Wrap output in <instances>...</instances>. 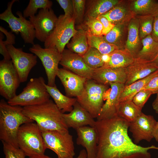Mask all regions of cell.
Masks as SVG:
<instances>
[{
    "mask_svg": "<svg viewBox=\"0 0 158 158\" xmlns=\"http://www.w3.org/2000/svg\"><path fill=\"white\" fill-rule=\"evenodd\" d=\"M29 51L38 57L44 68L47 78V85H56L55 78L59 68L58 65L61 58V54L55 47L43 48L38 44H34Z\"/></svg>",
    "mask_w": 158,
    "mask_h": 158,
    "instance_id": "cell-10",
    "label": "cell"
},
{
    "mask_svg": "<svg viewBox=\"0 0 158 158\" xmlns=\"http://www.w3.org/2000/svg\"><path fill=\"white\" fill-rule=\"evenodd\" d=\"M130 123L118 116L96 121L98 140L95 158H151L149 150L154 146L143 147L133 142L128 133Z\"/></svg>",
    "mask_w": 158,
    "mask_h": 158,
    "instance_id": "cell-1",
    "label": "cell"
},
{
    "mask_svg": "<svg viewBox=\"0 0 158 158\" xmlns=\"http://www.w3.org/2000/svg\"><path fill=\"white\" fill-rule=\"evenodd\" d=\"M102 54L97 49L89 47L82 57L88 66L95 69L104 66V63L102 59Z\"/></svg>",
    "mask_w": 158,
    "mask_h": 158,
    "instance_id": "cell-34",
    "label": "cell"
},
{
    "mask_svg": "<svg viewBox=\"0 0 158 158\" xmlns=\"http://www.w3.org/2000/svg\"><path fill=\"white\" fill-rule=\"evenodd\" d=\"M128 23L115 25L106 35L102 36L104 40L115 45L119 49L125 48L128 35Z\"/></svg>",
    "mask_w": 158,
    "mask_h": 158,
    "instance_id": "cell-26",
    "label": "cell"
},
{
    "mask_svg": "<svg viewBox=\"0 0 158 158\" xmlns=\"http://www.w3.org/2000/svg\"><path fill=\"white\" fill-rule=\"evenodd\" d=\"M65 123L68 128L75 130L80 127L89 126L95 127L96 121L90 113L77 101L72 111L68 114H63Z\"/></svg>",
    "mask_w": 158,
    "mask_h": 158,
    "instance_id": "cell-18",
    "label": "cell"
},
{
    "mask_svg": "<svg viewBox=\"0 0 158 158\" xmlns=\"http://www.w3.org/2000/svg\"><path fill=\"white\" fill-rule=\"evenodd\" d=\"M102 58L104 63V64L108 63L109 62L110 60V54H102Z\"/></svg>",
    "mask_w": 158,
    "mask_h": 158,
    "instance_id": "cell-49",
    "label": "cell"
},
{
    "mask_svg": "<svg viewBox=\"0 0 158 158\" xmlns=\"http://www.w3.org/2000/svg\"><path fill=\"white\" fill-rule=\"evenodd\" d=\"M142 48L135 59L145 62H152L158 55V42L154 40L151 35L141 40Z\"/></svg>",
    "mask_w": 158,
    "mask_h": 158,
    "instance_id": "cell-27",
    "label": "cell"
},
{
    "mask_svg": "<svg viewBox=\"0 0 158 158\" xmlns=\"http://www.w3.org/2000/svg\"><path fill=\"white\" fill-rule=\"evenodd\" d=\"M58 19L51 9H41L36 15L29 18L35 30V37L45 42L54 30Z\"/></svg>",
    "mask_w": 158,
    "mask_h": 158,
    "instance_id": "cell-13",
    "label": "cell"
},
{
    "mask_svg": "<svg viewBox=\"0 0 158 158\" xmlns=\"http://www.w3.org/2000/svg\"><path fill=\"white\" fill-rule=\"evenodd\" d=\"M158 74V70L144 78L137 80L129 85L125 86L120 96V102L132 100L134 95Z\"/></svg>",
    "mask_w": 158,
    "mask_h": 158,
    "instance_id": "cell-30",
    "label": "cell"
},
{
    "mask_svg": "<svg viewBox=\"0 0 158 158\" xmlns=\"http://www.w3.org/2000/svg\"><path fill=\"white\" fill-rule=\"evenodd\" d=\"M97 18L102 23L103 25L102 36L106 35L115 26V25L112 23L105 17L100 16Z\"/></svg>",
    "mask_w": 158,
    "mask_h": 158,
    "instance_id": "cell-42",
    "label": "cell"
},
{
    "mask_svg": "<svg viewBox=\"0 0 158 158\" xmlns=\"http://www.w3.org/2000/svg\"><path fill=\"white\" fill-rule=\"evenodd\" d=\"M153 138L158 142V121L156 122L154 126L153 131Z\"/></svg>",
    "mask_w": 158,
    "mask_h": 158,
    "instance_id": "cell-47",
    "label": "cell"
},
{
    "mask_svg": "<svg viewBox=\"0 0 158 158\" xmlns=\"http://www.w3.org/2000/svg\"><path fill=\"white\" fill-rule=\"evenodd\" d=\"M21 83L19 75L11 60L0 61V94L8 100L17 95Z\"/></svg>",
    "mask_w": 158,
    "mask_h": 158,
    "instance_id": "cell-11",
    "label": "cell"
},
{
    "mask_svg": "<svg viewBox=\"0 0 158 158\" xmlns=\"http://www.w3.org/2000/svg\"><path fill=\"white\" fill-rule=\"evenodd\" d=\"M5 158H25L24 152L19 148L2 141Z\"/></svg>",
    "mask_w": 158,
    "mask_h": 158,
    "instance_id": "cell-37",
    "label": "cell"
},
{
    "mask_svg": "<svg viewBox=\"0 0 158 158\" xmlns=\"http://www.w3.org/2000/svg\"><path fill=\"white\" fill-rule=\"evenodd\" d=\"M28 158H52L44 154L41 155H38L33 156L29 157Z\"/></svg>",
    "mask_w": 158,
    "mask_h": 158,
    "instance_id": "cell-51",
    "label": "cell"
},
{
    "mask_svg": "<svg viewBox=\"0 0 158 158\" xmlns=\"http://www.w3.org/2000/svg\"><path fill=\"white\" fill-rule=\"evenodd\" d=\"M85 25L88 29L87 32L95 36H102L103 25L97 18H87Z\"/></svg>",
    "mask_w": 158,
    "mask_h": 158,
    "instance_id": "cell-38",
    "label": "cell"
},
{
    "mask_svg": "<svg viewBox=\"0 0 158 158\" xmlns=\"http://www.w3.org/2000/svg\"><path fill=\"white\" fill-rule=\"evenodd\" d=\"M154 16H136L139 22V36L141 40L151 35L152 30Z\"/></svg>",
    "mask_w": 158,
    "mask_h": 158,
    "instance_id": "cell-36",
    "label": "cell"
},
{
    "mask_svg": "<svg viewBox=\"0 0 158 158\" xmlns=\"http://www.w3.org/2000/svg\"><path fill=\"white\" fill-rule=\"evenodd\" d=\"M156 122L153 116L142 112L130 123L129 128L132 133L134 142L137 144L142 140L150 142L153 138V131Z\"/></svg>",
    "mask_w": 158,
    "mask_h": 158,
    "instance_id": "cell-15",
    "label": "cell"
},
{
    "mask_svg": "<svg viewBox=\"0 0 158 158\" xmlns=\"http://www.w3.org/2000/svg\"><path fill=\"white\" fill-rule=\"evenodd\" d=\"M154 149L157 150H158V147L154 146Z\"/></svg>",
    "mask_w": 158,
    "mask_h": 158,
    "instance_id": "cell-53",
    "label": "cell"
},
{
    "mask_svg": "<svg viewBox=\"0 0 158 158\" xmlns=\"http://www.w3.org/2000/svg\"><path fill=\"white\" fill-rule=\"evenodd\" d=\"M126 78L125 86L144 78L158 70V66L152 62H145L135 58V61L125 68Z\"/></svg>",
    "mask_w": 158,
    "mask_h": 158,
    "instance_id": "cell-20",
    "label": "cell"
},
{
    "mask_svg": "<svg viewBox=\"0 0 158 158\" xmlns=\"http://www.w3.org/2000/svg\"><path fill=\"white\" fill-rule=\"evenodd\" d=\"M23 109V107L0 100V139L17 148H19L17 135L19 128L23 124L34 121L24 114Z\"/></svg>",
    "mask_w": 158,
    "mask_h": 158,
    "instance_id": "cell-3",
    "label": "cell"
},
{
    "mask_svg": "<svg viewBox=\"0 0 158 158\" xmlns=\"http://www.w3.org/2000/svg\"><path fill=\"white\" fill-rule=\"evenodd\" d=\"M152 62L155 63L158 66V55Z\"/></svg>",
    "mask_w": 158,
    "mask_h": 158,
    "instance_id": "cell-52",
    "label": "cell"
},
{
    "mask_svg": "<svg viewBox=\"0 0 158 158\" xmlns=\"http://www.w3.org/2000/svg\"><path fill=\"white\" fill-rule=\"evenodd\" d=\"M59 64L63 68L87 79H92L94 69L86 64L82 56L69 49H64L63 51Z\"/></svg>",
    "mask_w": 158,
    "mask_h": 158,
    "instance_id": "cell-16",
    "label": "cell"
},
{
    "mask_svg": "<svg viewBox=\"0 0 158 158\" xmlns=\"http://www.w3.org/2000/svg\"><path fill=\"white\" fill-rule=\"evenodd\" d=\"M57 76L64 87L66 96L69 97L80 95L87 80L63 68H59Z\"/></svg>",
    "mask_w": 158,
    "mask_h": 158,
    "instance_id": "cell-17",
    "label": "cell"
},
{
    "mask_svg": "<svg viewBox=\"0 0 158 158\" xmlns=\"http://www.w3.org/2000/svg\"><path fill=\"white\" fill-rule=\"evenodd\" d=\"M47 149L52 150L57 158H74L75 153L73 136L69 132L42 131Z\"/></svg>",
    "mask_w": 158,
    "mask_h": 158,
    "instance_id": "cell-9",
    "label": "cell"
},
{
    "mask_svg": "<svg viewBox=\"0 0 158 158\" xmlns=\"http://www.w3.org/2000/svg\"><path fill=\"white\" fill-rule=\"evenodd\" d=\"M52 2L49 0H30L29 4L23 12V16L25 18L35 15L38 9H50Z\"/></svg>",
    "mask_w": 158,
    "mask_h": 158,
    "instance_id": "cell-35",
    "label": "cell"
},
{
    "mask_svg": "<svg viewBox=\"0 0 158 158\" xmlns=\"http://www.w3.org/2000/svg\"><path fill=\"white\" fill-rule=\"evenodd\" d=\"M109 85L99 83L93 79H87L77 101L94 118H97L104 104V94Z\"/></svg>",
    "mask_w": 158,
    "mask_h": 158,
    "instance_id": "cell-6",
    "label": "cell"
},
{
    "mask_svg": "<svg viewBox=\"0 0 158 158\" xmlns=\"http://www.w3.org/2000/svg\"><path fill=\"white\" fill-rule=\"evenodd\" d=\"M3 33L0 32V53L2 54L4 59L6 60H11V57L6 46L3 43V39L4 38Z\"/></svg>",
    "mask_w": 158,
    "mask_h": 158,
    "instance_id": "cell-45",
    "label": "cell"
},
{
    "mask_svg": "<svg viewBox=\"0 0 158 158\" xmlns=\"http://www.w3.org/2000/svg\"><path fill=\"white\" fill-rule=\"evenodd\" d=\"M111 88L104 92V104L97 120L110 119L118 116V110L120 97L125 87V84L119 83H110Z\"/></svg>",
    "mask_w": 158,
    "mask_h": 158,
    "instance_id": "cell-14",
    "label": "cell"
},
{
    "mask_svg": "<svg viewBox=\"0 0 158 158\" xmlns=\"http://www.w3.org/2000/svg\"><path fill=\"white\" fill-rule=\"evenodd\" d=\"M121 0L92 1L87 11V18H97L110 10Z\"/></svg>",
    "mask_w": 158,
    "mask_h": 158,
    "instance_id": "cell-31",
    "label": "cell"
},
{
    "mask_svg": "<svg viewBox=\"0 0 158 158\" xmlns=\"http://www.w3.org/2000/svg\"><path fill=\"white\" fill-rule=\"evenodd\" d=\"M6 46L21 83L26 82L30 71L37 63V56L32 54L25 52L22 48H16L12 44Z\"/></svg>",
    "mask_w": 158,
    "mask_h": 158,
    "instance_id": "cell-12",
    "label": "cell"
},
{
    "mask_svg": "<svg viewBox=\"0 0 158 158\" xmlns=\"http://www.w3.org/2000/svg\"><path fill=\"white\" fill-rule=\"evenodd\" d=\"M77 135L76 143L85 147L87 158H95L97 146L98 136L95 127L85 126L76 129Z\"/></svg>",
    "mask_w": 158,
    "mask_h": 158,
    "instance_id": "cell-19",
    "label": "cell"
},
{
    "mask_svg": "<svg viewBox=\"0 0 158 158\" xmlns=\"http://www.w3.org/2000/svg\"><path fill=\"white\" fill-rule=\"evenodd\" d=\"M130 7L136 16L158 14V1L156 0H130Z\"/></svg>",
    "mask_w": 158,
    "mask_h": 158,
    "instance_id": "cell-28",
    "label": "cell"
},
{
    "mask_svg": "<svg viewBox=\"0 0 158 158\" xmlns=\"http://www.w3.org/2000/svg\"><path fill=\"white\" fill-rule=\"evenodd\" d=\"M87 32L89 46L96 49L101 54H110L114 51L119 49L115 45L105 41L102 36H95Z\"/></svg>",
    "mask_w": 158,
    "mask_h": 158,
    "instance_id": "cell-33",
    "label": "cell"
},
{
    "mask_svg": "<svg viewBox=\"0 0 158 158\" xmlns=\"http://www.w3.org/2000/svg\"><path fill=\"white\" fill-rule=\"evenodd\" d=\"M19 148L29 157L44 154L47 149L42 132L36 123L21 125L17 135Z\"/></svg>",
    "mask_w": 158,
    "mask_h": 158,
    "instance_id": "cell-4",
    "label": "cell"
},
{
    "mask_svg": "<svg viewBox=\"0 0 158 158\" xmlns=\"http://www.w3.org/2000/svg\"><path fill=\"white\" fill-rule=\"evenodd\" d=\"M12 0L8 2L7 8L0 14V19L7 22L11 32L17 35L19 33L25 43L34 44L35 37V30L29 20L24 18L22 13L18 11L16 14L18 17L15 16L12 11V7L13 3L17 1Z\"/></svg>",
    "mask_w": 158,
    "mask_h": 158,
    "instance_id": "cell-8",
    "label": "cell"
},
{
    "mask_svg": "<svg viewBox=\"0 0 158 158\" xmlns=\"http://www.w3.org/2000/svg\"><path fill=\"white\" fill-rule=\"evenodd\" d=\"M48 92L58 109L63 113L70 112L77 101L76 98H71L63 95L57 88L56 85L50 86L46 85Z\"/></svg>",
    "mask_w": 158,
    "mask_h": 158,
    "instance_id": "cell-25",
    "label": "cell"
},
{
    "mask_svg": "<svg viewBox=\"0 0 158 158\" xmlns=\"http://www.w3.org/2000/svg\"><path fill=\"white\" fill-rule=\"evenodd\" d=\"M102 16L115 25L128 23L136 16L130 8V0H121L110 10Z\"/></svg>",
    "mask_w": 158,
    "mask_h": 158,
    "instance_id": "cell-22",
    "label": "cell"
},
{
    "mask_svg": "<svg viewBox=\"0 0 158 158\" xmlns=\"http://www.w3.org/2000/svg\"><path fill=\"white\" fill-rule=\"evenodd\" d=\"M75 158H87V154L86 150L84 149L81 150L78 155Z\"/></svg>",
    "mask_w": 158,
    "mask_h": 158,
    "instance_id": "cell-50",
    "label": "cell"
},
{
    "mask_svg": "<svg viewBox=\"0 0 158 158\" xmlns=\"http://www.w3.org/2000/svg\"><path fill=\"white\" fill-rule=\"evenodd\" d=\"M143 89L150 91L152 94L158 92V74L153 77Z\"/></svg>",
    "mask_w": 158,
    "mask_h": 158,
    "instance_id": "cell-43",
    "label": "cell"
},
{
    "mask_svg": "<svg viewBox=\"0 0 158 158\" xmlns=\"http://www.w3.org/2000/svg\"><path fill=\"white\" fill-rule=\"evenodd\" d=\"M110 61L102 67L108 68H126L133 63L135 58L125 48L118 49L110 54Z\"/></svg>",
    "mask_w": 158,
    "mask_h": 158,
    "instance_id": "cell-24",
    "label": "cell"
},
{
    "mask_svg": "<svg viewBox=\"0 0 158 158\" xmlns=\"http://www.w3.org/2000/svg\"><path fill=\"white\" fill-rule=\"evenodd\" d=\"M46 84L43 77L31 78L23 91L7 102L12 106L23 107L39 104L50 99Z\"/></svg>",
    "mask_w": 158,
    "mask_h": 158,
    "instance_id": "cell-5",
    "label": "cell"
},
{
    "mask_svg": "<svg viewBox=\"0 0 158 158\" xmlns=\"http://www.w3.org/2000/svg\"><path fill=\"white\" fill-rule=\"evenodd\" d=\"M73 9V18L75 22L80 23L83 21L85 1V0H72Z\"/></svg>",
    "mask_w": 158,
    "mask_h": 158,
    "instance_id": "cell-39",
    "label": "cell"
},
{
    "mask_svg": "<svg viewBox=\"0 0 158 158\" xmlns=\"http://www.w3.org/2000/svg\"><path fill=\"white\" fill-rule=\"evenodd\" d=\"M156 94V98L152 103V106L156 113L158 114V92Z\"/></svg>",
    "mask_w": 158,
    "mask_h": 158,
    "instance_id": "cell-48",
    "label": "cell"
},
{
    "mask_svg": "<svg viewBox=\"0 0 158 158\" xmlns=\"http://www.w3.org/2000/svg\"><path fill=\"white\" fill-rule=\"evenodd\" d=\"M139 22L135 16L128 23V35L125 48L135 58L142 44L139 36Z\"/></svg>",
    "mask_w": 158,
    "mask_h": 158,
    "instance_id": "cell-23",
    "label": "cell"
},
{
    "mask_svg": "<svg viewBox=\"0 0 158 158\" xmlns=\"http://www.w3.org/2000/svg\"><path fill=\"white\" fill-rule=\"evenodd\" d=\"M73 17L60 15L56 21L54 28L44 42L45 48L54 47L61 54L65 46L77 32Z\"/></svg>",
    "mask_w": 158,
    "mask_h": 158,
    "instance_id": "cell-7",
    "label": "cell"
},
{
    "mask_svg": "<svg viewBox=\"0 0 158 158\" xmlns=\"http://www.w3.org/2000/svg\"><path fill=\"white\" fill-rule=\"evenodd\" d=\"M23 111L26 116L35 121L42 131L69 132L63 113L51 99L39 104L23 107Z\"/></svg>",
    "mask_w": 158,
    "mask_h": 158,
    "instance_id": "cell-2",
    "label": "cell"
},
{
    "mask_svg": "<svg viewBox=\"0 0 158 158\" xmlns=\"http://www.w3.org/2000/svg\"><path fill=\"white\" fill-rule=\"evenodd\" d=\"M152 94L150 90L142 89L134 95L132 100L136 105L142 109Z\"/></svg>",
    "mask_w": 158,
    "mask_h": 158,
    "instance_id": "cell-40",
    "label": "cell"
},
{
    "mask_svg": "<svg viewBox=\"0 0 158 158\" xmlns=\"http://www.w3.org/2000/svg\"><path fill=\"white\" fill-rule=\"evenodd\" d=\"M142 109L136 105L132 100L122 102L119 104L118 116L130 123L141 114Z\"/></svg>",
    "mask_w": 158,
    "mask_h": 158,
    "instance_id": "cell-32",
    "label": "cell"
},
{
    "mask_svg": "<svg viewBox=\"0 0 158 158\" xmlns=\"http://www.w3.org/2000/svg\"><path fill=\"white\" fill-rule=\"evenodd\" d=\"M151 35L154 40L158 42V14L154 16Z\"/></svg>",
    "mask_w": 158,
    "mask_h": 158,
    "instance_id": "cell-46",
    "label": "cell"
},
{
    "mask_svg": "<svg viewBox=\"0 0 158 158\" xmlns=\"http://www.w3.org/2000/svg\"><path fill=\"white\" fill-rule=\"evenodd\" d=\"M61 7L63 9L65 14L67 17H73V9L72 0H57Z\"/></svg>",
    "mask_w": 158,
    "mask_h": 158,
    "instance_id": "cell-41",
    "label": "cell"
},
{
    "mask_svg": "<svg viewBox=\"0 0 158 158\" xmlns=\"http://www.w3.org/2000/svg\"><path fill=\"white\" fill-rule=\"evenodd\" d=\"M126 78L125 68H108L101 67L94 70L92 79L105 85L110 83L125 84Z\"/></svg>",
    "mask_w": 158,
    "mask_h": 158,
    "instance_id": "cell-21",
    "label": "cell"
},
{
    "mask_svg": "<svg viewBox=\"0 0 158 158\" xmlns=\"http://www.w3.org/2000/svg\"><path fill=\"white\" fill-rule=\"evenodd\" d=\"M67 47L69 50L82 57L89 47L87 31L82 29L77 30Z\"/></svg>",
    "mask_w": 158,
    "mask_h": 158,
    "instance_id": "cell-29",
    "label": "cell"
},
{
    "mask_svg": "<svg viewBox=\"0 0 158 158\" xmlns=\"http://www.w3.org/2000/svg\"><path fill=\"white\" fill-rule=\"evenodd\" d=\"M0 32L4 33L6 36V40L3 41L4 44L6 46L8 44L13 45L15 44V35L11 32L8 31L2 26L0 27Z\"/></svg>",
    "mask_w": 158,
    "mask_h": 158,
    "instance_id": "cell-44",
    "label": "cell"
}]
</instances>
